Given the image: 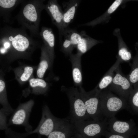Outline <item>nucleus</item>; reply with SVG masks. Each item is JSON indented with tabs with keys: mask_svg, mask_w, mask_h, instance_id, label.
I'll list each match as a JSON object with an SVG mask.
<instances>
[{
	"mask_svg": "<svg viewBox=\"0 0 138 138\" xmlns=\"http://www.w3.org/2000/svg\"><path fill=\"white\" fill-rule=\"evenodd\" d=\"M26 30L22 27L7 28L3 39V46L0 48L4 50V54L8 53L11 59L30 57L39 46V42L29 36Z\"/></svg>",
	"mask_w": 138,
	"mask_h": 138,
	"instance_id": "f257e3e1",
	"label": "nucleus"
},
{
	"mask_svg": "<svg viewBox=\"0 0 138 138\" xmlns=\"http://www.w3.org/2000/svg\"><path fill=\"white\" fill-rule=\"evenodd\" d=\"M44 0H23L20 9L15 17L22 27L28 30L32 37L39 36L41 15L45 9Z\"/></svg>",
	"mask_w": 138,
	"mask_h": 138,
	"instance_id": "f03ea898",
	"label": "nucleus"
},
{
	"mask_svg": "<svg viewBox=\"0 0 138 138\" xmlns=\"http://www.w3.org/2000/svg\"><path fill=\"white\" fill-rule=\"evenodd\" d=\"M99 97L102 114L105 119L114 117L120 110L128 109V101L108 90L101 91Z\"/></svg>",
	"mask_w": 138,
	"mask_h": 138,
	"instance_id": "7ed1b4c3",
	"label": "nucleus"
},
{
	"mask_svg": "<svg viewBox=\"0 0 138 138\" xmlns=\"http://www.w3.org/2000/svg\"><path fill=\"white\" fill-rule=\"evenodd\" d=\"M69 99L70 105L69 117L73 123L78 121L92 120L88 116L83 101L77 87L63 89Z\"/></svg>",
	"mask_w": 138,
	"mask_h": 138,
	"instance_id": "20e7f679",
	"label": "nucleus"
},
{
	"mask_svg": "<svg viewBox=\"0 0 138 138\" xmlns=\"http://www.w3.org/2000/svg\"><path fill=\"white\" fill-rule=\"evenodd\" d=\"M75 132L85 138H99L107 131V119L83 121L73 123Z\"/></svg>",
	"mask_w": 138,
	"mask_h": 138,
	"instance_id": "39448f33",
	"label": "nucleus"
},
{
	"mask_svg": "<svg viewBox=\"0 0 138 138\" xmlns=\"http://www.w3.org/2000/svg\"><path fill=\"white\" fill-rule=\"evenodd\" d=\"M79 87L78 90L85 104L87 113L91 119L96 121L105 119L101 110L99 97L100 92L95 88L87 92L82 86Z\"/></svg>",
	"mask_w": 138,
	"mask_h": 138,
	"instance_id": "423d86ee",
	"label": "nucleus"
},
{
	"mask_svg": "<svg viewBox=\"0 0 138 138\" xmlns=\"http://www.w3.org/2000/svg\"><path fill=\"white\" fill-rule=\"evenodd\" d=\"M34 104L33 100L20 103L12 113L7 123L8 126L13 125H21L25 127L26 132L32 131L29 119Z\"/></svg>",
	"mask_w": 138,
	"mask_h": 138,
	"instance_id": "0eeeda50",
	"label": "nucleus"
},
{
	"mask_svg": "<svg viewBox=\"0 0 138 138\" xmlns=\"http://www.w3.org/2000/svg\"><path fill=\"white\" fill-rule=\"evenodd\" d=\"M60 119L54 116L48 107L45 105L42 109L41 119L37 128L30 132L21 134L25 137L34 133L37 134L39 136H47L54 130Z\"/></svg>",
	"mask_w": 138,
	"mask_h": 138,
	"instance_id": "6e6552de",
	"label": "nucleus"
},
{
	"mask_svg": "<svg viewBox=\"0 0 138 138\" xmlns=\"http://www.w3.org/2000/svg\"><path fill=\"white\" fill-rule=\"evenodd\" d=\"M107 131L111 133L131 138L137 135V127L132 119L122 121L114 117L107 119Z\"/></svg>",
	"mask_w": 138,
	"mask_h": 138,
	"instance_id": "1a4fd4ad",
	"label": "nucleus"
},
{
	"mask_svg": "<svg viewBox=\"0 0 138 138\" xmlns=\"http://www.w3.org/2000/svg\"><path fill=\"white\" fill-rule=\"evenodd\" d=\"M118 68L115 71L116 73L111 83L108 87V90L128 101L133 87L127 77L121 72Z\"/></svg>",
	"mask_w": 138,
	"mask_h": 138,
	"instance_id": "9d476101",
	"label": "nucleus"
},
{
	"mask_svg": "<svg viewBox=\"0 0 138 138\" xmlns=\"http://www.w3.org/2000/svg\"><path fill=\"white\" fill-rule=\"evenodd\" d=\"M45 9L50 16L52 21L58 28L61 41L63 32V12L56 0H49L45 4Z\"/></svg>",
	"mask_w": 138,
	"mask_h": 138,
	"instance_id": "9b49d317",
	"label": "nucleus"
},
{
	"mask_svg": "<svg viewBox=\"0 0 138 138\" xmlns=\"http://www.w3.org/2000/svg\"><path fill=\"white\" fill-rule=\"evenodd\" d=\"M63 37L61 42V50L65 55L70 56L81 40V34L75 30L67 28L63 32Z\"/></svg>",
	"mask_w": 138,
	"mask_h": 138,
	"instance_id": "f8f14e48",
	"label": "nucleus"
},
{
	"mask_svg": "<svg viewBox=\"0 0 138 138\" xmlns=\"http://www.w3.org/2000/svg\"><path fill=\"white\" fill-rule=\"evenodd\" d=\"M75 132L74 123L69 119H60L47 138H71Z\"/></svg>",
	"mask_w": 138,
	"mask_h": 138,
	"instance_id": "ddd939ff",
	"label": "nucleus"
},
{
	"mask_svg": "<svg viewBox=\"0 0 138 138\" xmlns=\"http://www.w3.org/2000/svg\"><path fill=\"white\" fill-rule=\"evenodd\" d=\"M39 36L44 43V45L47 49L53 64L54 57V46L55 38L52 29L50 28L42 27Z\"/></svg>",
	"mask_w": 138,
	"mask_h": 138,
	"instance_id": "4468645a",
	"label": "nucleus"
},
{
	"mask_svg": "<svg viewBox=\"0 0 138 138\" xmlns=\"http://www.w3.org/2000/svg\"><path fill=\"white\" fill-rule=\"evenodd\" d=\"M82 55L77 53L71 54L70 56V60L72 65V75L75 85L76 87L82 86V76L81 64Z\"/></svg>",
	"mask_w": 138,
	"mask_h": 138,
	"instance_id": "2eb2a0df",
	"label": "nucleus"
},
{
	"mask_svg": "<svg viewBox=\"0 0 138 138\" xmlns=\"http://www.w3.org/2000/svg\"><path fill=\"white\" fill-rule=\"evenodd\" d=\"M80 2L79 0H70L63 2V22L64 29L72 22Z\"/></svg>",
	"mask_w": 138,
	"mask_h": 138,
	"instance_id": "dca6fc26",
	"label": "nucleus"
},
{
	"mask_svg": "<svg viewBox=\"0 0 138 138\" xmlns=\"http://www.w3.org/2000/svg\"><path fill=\"white\" fill-rule=\"evenodd\" d=\"M41 49L40 61L37 70V74L38 78H42L47 70L52 65V63L44 45L41 46Z\"/></svg>",
	"mask_w": 138,
	"mask_h": 138,
	"instance_id": "f3484780",
	"label": "nucleus"
},
{
	"mask_svg": "<svg viewBox=\"0 0 138 138\" xmlns=\"http://www.w3.org/2000/svg\"><path fill=\"white\" fill-rule=\"evenodd\" d=\"M120 61L119 60L106 74L95 87L99 92L106 89L111 83L114 74V72L118 67Z\"/></svg>",
	"mask_w": 138,
	"mask_h": 138,
	"instance_id": "a211bd4d",
	"label": "nucleus"
},
{
	"mask_svg": "<svg viewBox=\"0 0 138 138\" xmlns=\"http://www.w3.org/2000/svg\"><path fill=\"white\" fill-rule=\"evenodd\" d=\"M29 82L32 88V93L37 95H45L47 93L49 86L44 80L39 78H33L30 79Z\"/></svg>",
	"mask_w": 138,
	"mask_h": 138,
	"instance_id": "6ab92c4d",
	"label": "nucleus"
},
{
	"mask_svg": "<svg viewBox=\"0 0 138 138\" xmlns=\"http://www.w3.org/2000/svg\"><path fill=\"white\" fill-rule=\"evenodd\" d=\"M82 38L76 48L77 53L82 55L91 48L96 44L95 40L87 36L84 32L80 33Z\"/></svg>",
	"mask_w": 138,
	"mask_h": 138,
	"instance_id": "aec40b11",
	"label": "nucleus"
},
{
	"mask_svg": "<svg viewBox=\"0 0 138 138\" xmlns=\"http://www.w3.org/2000/svg\"><path fill=\"white\" fill-rule=\"evenodd\" d=\"M5 82L0 79V104L3 110L8 115L12 113L14 110L8 101L5 92Z\"/></svg>",
	"mask_w": 138,
	"mask_h": 138,
	"instance_id": "412c9836",
	"label": "nucleus"
},
{
	"mask_svg": "<svg viewBox=\"0 0 138 138\" xmlns=\"http://www.w3.org/2000/svg\"><path fill=\"white\" fill-rule=\"evenodd\" d=\"M128 109L131 110L134 114L138 113V87L133 88L129 95L128 101Z\"/></svg>",
	"mask_w": 138,
	"mask_h": 138,
	"instance_id": "4be33fe9",
	"label": "nucleus"
},
{
	"mask_svg": "<svg viewBox=\"0 0 138 138\" xmlns=\"http://www.w3.org/2000/svg\"><path fill=\"white\" fill-rule=\"evenodd\" d=\"M138 60H135L132 64V69L127 78L133 88L138 86Z\"/></svg>",
	"mask_w": 138,
	"mask_h": 138,
	"instance_id": "5701e85b",
	"label": "nucleus"
},
{
	"mask_svg": "<svg viewBox=\"0 0 138 138\" xmlns=\"http://www.w3.org/2000/svg\"><path fill=\"white\" fill-rule=\"evenodd\" d=\"M33 68L30 66H26L24 68L23 71L19 77L20 80L22 82L27 81L30 78L33 72Z\"/></svg>",
	"mask_w": 138,
	"mask_h": 138,
	"instance_id": "b1692460",
	"label": "nucleus"
},
{
	"mask_svg": "<svg viewBox=\"0 0 138 138\" xmlns=\"http://www.w3.org/2000/svg\"><path fill=\"white\" fill-rule=\"evenodd\" d=\"M5 138H26L23 136L21 133L17 132L8 128L5 130ZM37 138H41L39 136Z\"/></svg>",
	"mask_w": 138,
	"mask_h": 138,
	"instance_id": "393cba45",
	"label": "nucleus"
},
{
	"mask_svg": "<svg viewBox=\"0 0 138 138\" xmlns=\"http://www.w3.org/2000/svg\"><path fill=\"white\" fill-rule=\"evenodd\" d=\"M118 54L121 59L124 61H129L131 57V53L125 47H122L119 49Z\"/></svg>",
	"mask_w": 138,
	"mask_h": 138,
	"instance_id": "a878e982",
	"label": "nucleus"
},
{
	"mask_svg": "<svg viewBox=\"0 0 138 138\" xmlns=\"http://www.w3.org/2000/svg\"><path fill=\"white\" fill-rule=\"evenodd\" d=\"M7 116L2 108L0 109V130L5 131L8 128L7 123Z\"/></svg>",
	"mask_w": 138,
	"mask_h": 138,
	"instance_id": "bb28decb",
	"label": "nucleus"
},
{
	"mask_svg": "<svg viewBox=\"0 0 138 138\" xmlns=\"http://www.w3.org/2000/svg\"><path fill=\"white\" fill-rule=\"evenodd\" d=\"M122 1L116 0L109 7L108 10V13L109 14L113 13L120 5Z\"/></svg>",
	"mask_w": 138,
	"mask_h": 138,
	"instance_id": "cd10ccee",
	"label": "nucleus"
},
{
	"mask_svg": "<svg viewBox=\"0 0 138 138\" xmlns=\"http://www.w3.org/2000/svg\"><path fill=\"white\" fill-rule=\"evenodd\" d=\"M104 136L106 138H131L129 137L111 133L107 131L105 132Z\"/></svg>",
	"mask_w": 138,
	"mask_h": 138,
	"instance_id": "c85d7f7f",
	"label": "nucleus"
},
{
	"mask_svg": "<svg viewBox=\"0 0 138 138\" xmlns=\"http://www.w3.org/2000/svg\"><path fill=\"white\" fill-rule=\"evenodd\" d=\"M71 138H85L80 135L76 133V132L74 135L71 137Z\"/></svg>",
	"mask_w": 138,
	"mask_h": 138,
	"instance_id": "c756f323",
	"label": "nucleus"
}]
</instances>
